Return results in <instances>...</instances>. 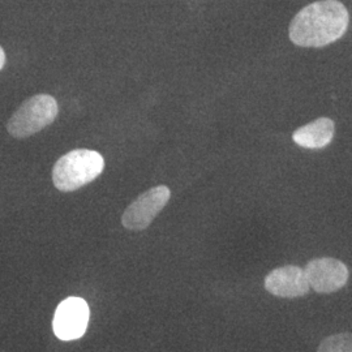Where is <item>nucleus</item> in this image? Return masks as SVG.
Masks as SVG:
<instances>
[{
	"label": "nucleus",
	"mask_w": 352,
	"mask_h": 352,
	"mask_svg": "<svg viewBox=\"0 0 352 352\" xmlns=\"http://www.w3.org/2000/svg\"><path fill=\"white\" fill-rule=\"evenodd\" d=\"M317 352H352V333L333 334L322 340Z\"/></svg>",
	"instance_id": "nucleus-9"
},
{
	"label": "nucleus",
	"mask_w": 352,
	"mask_h": 352,
	"mask_svg": "<svg viewBox=\"0 0 352 352\" xmlns=\"http://www.w3.org/2000/svg\"><path fill=\"white\" fill-rule=\"evenodd\" d=\"M59 113L58 102L49 94L26 100L7 123V131L16 139H25L54 123Z\"/></svg>",
	"instance_id": "nucleus-3"
},
{
	"label": "nucleus",
	"mask_w": 352,
	"mask_h": 352,
	"mask_svg": "<svg viewBox=\"0 0 352 352\" xmlns=\"http://www.w3.org/2000/svg\"><path fill=\"white\" fill-rule=\"evenodd\" d=\"M350 23L338 0H321L304 7L289 24V39L300 47H324L344 36Z\"/></svg>",
	"instance_id": "nucleus-1"
},
{
	"label": "nucleus",
	"mask_w": 352,
	"mask_h": 352,
	"mask_svg": "<svg viewBox=\"0 0 352 352\" xmlns=\"http://www.w3.org/2000/svg\"><path fill=\"white\" fill-rule=\"evenodd\" d=\"M309 287L318 294H333L343 289L350 277L346 264L333 257H321L309 261L304 267Z\"/></svg>",
	"instance_id": "nucleus-6"
},
{
	"label": "nucleus",
	"mask_w": 352,
	"mask_h": 352,
	"mask_svg": "<svg viewBox=\"0 0 352 352\" xmlns=\"http://www.w3.org/2000/svg\"><path fill=\"white\" fill-rule=\"evenodd\" d=\"M6 64V52L0 47V71L4 68Z\"/></svg>",
	"instance_id": "nucleus-10"
},
{
	"label": "nucleus",
	"mask_w": 352,
	"mask_h": 352,
	"mask_svg": "<svg viewBox=\"0 0 352 352\" xmlns=\"http://www.w3.org/2000/svg\"><path fill=\"white\" fill-rule=\"evenodd\" d=\"M334 132V122L329 118H320L307 126L298 128L292 135V140L296 145L305 149H322L333 141Z\"/></svg>",
	"instance_id": "nucleus-8"
},
{
	"label": "nucleus",
	"mask_w": 352,
	"mask_h": 352,
	"mask_svg": "<svg viewBox=\"0 0 352 352\" xmlns=\"http://www.w3.org/2000/svg\"><path fill=\"white\" fill-rule=\"evenodd\" d=\"M90 318L88 302L81 298L64 299L55 311L52 320L54 334L64 342L82 338L87 333Z\"/></svg>",
	"instance_id": "nucleus-5"
},
{
	"label": "nucleus",
	"mask_w": 352,
	"mask_h": 352,
	"mask_svg": "<svg viewBox=\"0 0 352 352\" xmlns=\"http://www.w3.org/2000/svg\"><path fill=\"white\" fill-rule=\"evenodd\" d=\"M265 289L278 298L295 299L309 292V283L302 267L286 265L270 272L264 282Z\"/></svg>",
	"instance_id": "nucleus-7"
},
{
	"label": "nucleus",
	"mask_w": 352,
	"mask_h": 352,
	"mask_svg": "<svg viewBox=\"0 0 352 352\" xmlns=\"http://www.w3.org/2000/svg\"><path fill=\"white\" fill-rule=\"evenodd\" d=\"M104 160L98 151L75 149L64 154L52 168V183L60 192H74L101 175Z\"/></svg>",
	"instance_id": "nucleus-2"
},
{
	"label": "nucleus",
	"mask_w": 352,
	"mask_h": 352,
	"mask_svg": "<svg viewBox=\"0 0 352 352\" xmlns=\"http://www.w3.org/2000/svg\"><path fill=\"white\" fill-rule=\"evenodd\" d=\"M171 190L166 186H157L144 192L132 202L122 215V225L131 231H142L162 212L170 201Z\"/></svg>",
	"instance_id": "nucleus-4"
}]
</instances>
